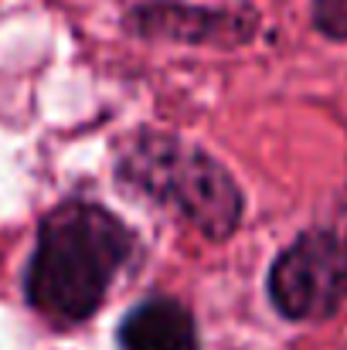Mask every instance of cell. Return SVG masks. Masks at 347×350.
Wrapping results in <instances>:
<instances>
[{
    "instance_id": "cell-4",
    "label": "cell",
    "mask_w": 347,
    "mask_h": 350,
    "mask_svg": "<svg viewBox=\"0 0 347 350\" xmlns=\"http://www.w3.org/2000/svg\"><path fill=\"white\" fill-rule=\"evenodd\" d=\"M129 27L143 38H160V41L235 48L255 34L259 21L252 10H211L174 0H153L129 14Z\"/></svg>"
},
{
    "instance_id": "cell-3",
    "label": "cell",
    "mask_w": 347,
    "mask_h": 350,
    "mask_svg": "<svg viewBox=\"0 0 347 350\" xmlns=\"http://www.w3.org/2000/svg\"><path fill=\"white\" fill-rule=\"evenodd\" d=\"M272 306L286 320H324L347 299V238L307 232L269 272Z\"/></svg>"
},
{
    "instance_id": "cell-2",
    "label": "cell",
    "mask_w": 347,
    "mask_h": 350,
    "mask_svg": "<svg viewBox=\"0 0 347 350\" xmlns=\"http://www.w3.org/2000/svg\"><path fill=\"white\" fill-rule=\"evenodd\" d=\"M119 180L208 238H229L242 221L235 177L211 153L184 139L164 133L136 136L119 157Z\"/></svg>"
},
{
    "instance_id": "cell-5",
    "label": "cell",
    "mask_w": 347,
    "mask_h": 350,
    "mask_svg": "<svg viewBox=\"0 0 347 350\" xmlns=\"http://www.w3.org/2000/svg\"><path fill=\"white\" fill-rule=\"evenodd\" d=\"M123 350H198L194 317L177 299H146L119 323Z\"/></svg>"
},
{
    "instance_id": "cell-1",
    "label": "cell",
    "mask_w": 347,
    "mask_h": 350,
    "mask_svg": "<svg viewBox=\"0 0 347 350\" xmlns=\"http://www.w3.org/2000/svg\"><path fill=\"white\" fill-rule=\"evenodd\" d=\"M133 255V232L96 201H62L34 238L24 269L27 306L55 327L86 323Z\"/></svg>"
},
{
    "instance_id": "cell-6",
    "label": "cell",
    "mask_w": 347,
    "mask_h": 350,
    "mask_svg": "<svg viewBox=\"0 0 347 350\" xmlns=\"http://www.w3.org/2000/svg\"><path fill=\"white\" fill-rule=\"evenodd\" d=\"M313 24L320 34L344 41L347 38V0H313Z\"/></svg>"
}]
</instances>
